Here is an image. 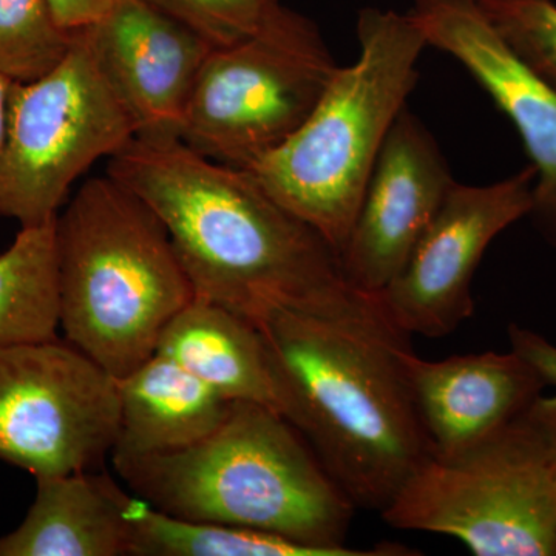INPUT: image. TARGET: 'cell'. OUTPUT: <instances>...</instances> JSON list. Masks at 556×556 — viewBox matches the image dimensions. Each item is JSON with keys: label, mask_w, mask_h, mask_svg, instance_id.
I'll use <instances>...</instances> for the list:
<instances>
[{"label": "cell", "mask_w": 556, "mask_h": 556, "mask_svg": "<svg viewBox=\"0 0 556 556\" xmlns=\"http://www.w3.org/2000/svg\"><path fill=\"white\" fill-rule=\"evenodd\" d=\"M137 137V126L102 72L86 33L31 83H11L0 148V218L21 228L58 217L70 188Z\"/></svg>", "instance_id": "ba28073f"}, {"label": "cell", "mask_w": 556, "mask_h": 556, "mask_svg": "<svg viewBox=\"0 0 556 556\" xmlns=\"http://www.w3.org/2000/svg\"><path fill=\"white\" fill-rule=\"evenodd\" d=\"M428 47L455 58L510 118L535 167L529 217L556 248V87L501 38L479 0H415Z\"/></svg>", "instance_id": "7c38bea8"}, {"label": "cell", "mask_w": 556, "mask_h": 556, "mask_svg": "<svg viewBox=\"0 0 556 556\" xmlns=\"http://www.w3.org/2000/svg\"><path fill=\"white\" fill-rule=\"evenodd\" d=\"M116 380L119 433L110 459L188 448L214 433L232 404L161 353Z\"/></svg>", "instance_id": "2e32d148"}, {"label": "cell", "mask_w": 556, "mask_h": 556, "mask_svg": "<svg viewBox=\"0 0 556 556\" xmlns=\"http://www.w3.org/2000/svg\"><path fill=\"white\" fill-rule=\"evenodd\" d=\"M535 167L485 186L455 182L404 268L379 295L408 336L441 339L475 313L471 281L486 248L533 207Z\"/></svg>", "instance_id": "30bf717a"}, {"label": "cell", "mask_w": 556, "mask_h": 556, "mask_svg": "<svg viewBox=\"0 0 556 556\" xmlns=\"http://www.w3.org/2000/svg\"><path fill=\"white\" fill-rule=\"evenodd\" d=\"M56 218L0 252V348L60 338Z\"/></svg>", "instance_id": "ac0fdd59"}, {"label": "cell", "mask_w": 556, "mask_h": 556, "mask_svg": "<svg viewBox=\"0 0 556 556\" xmlns=\"http://www.w3.org/2000/svg\"><path fill=\"white\" fill-rule=\"evenodd\" d=\"M455 182L433 135L408 108L402 110L340 252L348 283L364 294H382Z\"/></svg>", "instance_id": "8fae6325"}, {"label": "cell", "mask_w": 556, "mask_h": 556, "mask_svg": "<svg viewBox=\"0 0 556 556\" xmlns=\"http://www.w3.org/2000/svg\"><path fill=\"white\" fill-rule=\"evenodd\" d=\"M380 517L477 556H556L554 460L530 408L456 455H431Z\"/></svg>", "instance_id": "8992f818"}, {"label": "cell", "mask_w": 556, "mask_h": 556, "mask_svg": "<svg viewBox=\"0 0 556 556\" xmlns=\"http://www.w3.org/2000/svg\"><path fill=\"white\" fill-rule=\"evenodd\" d=\"M357 39L356 62L336 68L303 126L248 169L339 257L388 131L407 108L419 76L417 61L428 47L412 11L362 10Z\"/></svg>", "instance_id": "5b68a950"}, {"label": "cell", "mask_w": 556, "mask_h": 556, "mask_svg": "<svg viewBox=\"0 0 556 556\" xmlns=\"http://www.w3.org/2000/svg\"><path fill=\"white\" fill-rule=\"evenodd\" d=\"M530 413L535 417L538 426L541 427L544 437L547 439L552 460H554L556 478V394L555 396H544V394H541V396L533 402L532 407H530Z\"/></svg>", "instance_id": "d4e9b609"}, {"label": "cell", "mask_w": 556, "mask_h": 556, "mask_svg": "<svg viewBox=\"0 0 556 556\" xmlns=\"http://www.w3.org/2000/svg\"><path fill=\"white\" fill-rule=\"evenodd\" d=\"M105 174L159 215L197 298L254 325L277 311L334 316L378 298L351 287L338 251L251 172L181 139L135 137Z\"/></svg>", "instance_id": "6da1fadb"}, {"label": "cell", "mask_w": 556, "mask_h": 556, "mask_svg": "<svg viewBox=\"0 0 556 556\" xmlns=\"http://www.w3.org/2000/svg\"><path fill=\"white\" fill-rule=\"evenodd\" d=\"M83 31L129 109L137 137L179 139L190 94L214 43L148 0H113Z\"/></svg>", "instance_id": "4fadbf2b"}, {"label": "cell", "mask_w": 556, "mask_h": 556, "mask_svg": "<svg viewBox=\"0 0 556 556\" xmlns=\"http://www.w3.org/2000/svg\"><path fill=\"white\" fill-rule=\"evenodd\" d=\"M113 0H50L54 17L64 30L75 33L100 20Z\"/></svg>", "instance_id": "cb8c5ba5"}, {"label": "cell", "mask_w": 556, "mask_h": 556, "mask_svg": "<svg viewBox=\"0 0 556 556\" xmlns=\"http://www.w3.org/2000/svg\"><path fill=\"white\" fill-rule=\"evenodd\" d=\"M257 327L280 415L354 506L380 514L433 455L402 358L412 336L379 295L334 316L277 311Z\"/></svg>", "instance_id": "7a4b0ae2"}, {"label": "cell", "mask_w": 556, "mask_h": 556, "mask_svg": "<svg viewBox=\"0 0 556 556\" xmlns=\"http://www.w3.org/2000/svg\"><path fill=\"white\" fill-rule=\"evenodd\" d=\"M175 20L211 40L230 46L257 33L268 22L280 0H148Z\"/></svg>", "instance_id": "7402d4cb"}, {"label": "cell", "mask_w": 556, "mask_h": 556, "mask_svg": "<svg viewBox=\"0 0 556 556\" xmlns=\"http://www.w3.org/2000/svg\"><path fill=\"white\" fill-rule=\"evenodd\" d=\"M118 433V380L78 348H0V463L35 479L101 470Z\"/></svg>", "instance_id": "9c48e42d"}, {"label": "cell", "mask_w": 556, "mask_h": 556, "mask_svg": "<svg viewBox=\"0 0 556 556\" xmlns=\"http://www.w3.org/2000/svg\"><path fill=\"white\" fill-rule=\"evenodd\" d=\"M110 463L172 517L263 530L334 556L419 555L399 544L348 547L357 507L298 428L252 402H232L222 426L188 448Z\"/></svg>", "instance_id": "3957f363"}, {"label": "cell", "mask_w": 556, "mask_h": 556, "mask_svg": "<svg viewBox=\"0 0 556 556\" xmlns=\"http://www.w3.org/2000/svg\"><path fill=\"white\" fill-rule=\"evenodd\" d=\"M60 329L123 379L153 356L195 299L164 223L109 174L80 186L56 217Z\"/></svg>", "instance_id": "277c9868"}, {"label": "cell", "mask_w": 556, "mask_h": 556, "mask_svg": "<svg viewBox=\"0 0 556 556\" xmlns=\"http://www.w3.org/2000/svg\"><path fill=\"white\" fill-rule=\"evenodd\" d=\"M155 353L230 402H252L280 415L268 350L257 325L211 300L197 298L164 329Z\"/></svg>", "instance_id": "e0dca14e"}, {"label": "cell", "mask_w": 556, "mask_h": 556, "mask_svg": "<svg viewBox=\"0 0 556 556\" xmlns=\"http://www.w3.org/2000/svg\"><path fill=\"white\" fill-rule=\"evenodd\" d=\"M479 3L510 49L556 87L554 0H479Z\"/></svg>", "instance_id": "44dd1931"}, {"label": "cell", "mask_w": 556, "mask_h": 556, "mask_svg": "<svg viewBox=\"0 0 556 556\" xmlns=\"http://www.w3.org/2000/svg\"><path fill=\"white\" fill-rule=\"evenodd\" d=\"M338 67L316 25L280 3L257 33L208 54L179 139L248 170L303 126Z\"/></svg>", "instance_id": "52a82bcc"}, {"label": "cell", "mask_w": 556, "mask_h": 556, "mask_svg": "<svg viewBox=\"0 0 556 556\" xmlns=\"http://www.w3.org/2000/svg\"><path fill=\"white\" fill-rule=\"evenodd\" d=\"M402 358L434 456L456 455L495 433L547 387L514 350L426 361L408 348Z\"/></svg>", "instance_id": "5bb4252c"}, {"label": "cell", "mask_w": 556, "mask_h": 556, "mask_svg": "<svg viewBox=\"0 0 556 556\" xmlns=\"http://www.w3.org/2000/svg\"><path fill=\"white\" fill-rule=\"evenodd\" d=\"M130 497L102 468L36 478L35 501L0 536V556H130Z\"/></svg>", "instance_id": "9a60e30c"}, {"label": "cell", "mask_w": 556, "mask_h": 556, "mask_svg": "<svg viewBox=\"0 0 556 556\" xmlns=\"http://www.w3.org/2000/svg\"><path fill=\"white\" fill-rule=\"evenodd\" d=\"M130 556H334L276 533L164 514L131 495Z\"/></svg>", "instance_id": "d6986e66"}, {"label": "cell", "mask_w": 556, "mask_h": 556, "mask_svg": "<svg viewBox=\"0 0 556 556\" xmlns=\"http://www.w3.org/2000/svg\"><path fill=\"white\" fill-rule=\"evenodd\" d=\"M11 83H13V80L7 79L5 76L0 75V148H2L3 138H5Z\"/></svg>", "instance_id": "484cf974"}, {"label": "cell", "mask_w": 556, "mask_h": 556, "mask_svg": "<svg viewBox=\"0 0 556 556\" xmlns=\"http://www.w3.org/2000/svg\"><path fill=\"white\" fill-rule=\"evenodd\" d=\"M73 33L58 24L50 0H0V75L31 83L67 54Z\"/></svg>", "instance_id": "ffe728a7"}, {"label": "cell", "mask_w": 556, "mask_h": 556, "mask_svg": "<svg viewBox=\"0 0 556 556\" xmlns=\"http://www.w3.org/2000/svg\"><path fill=\"white\" fill-rule=\"evenodd\" d=\"M510 350L525 357L547 387L556 388V345L532 329L511 324L508 327Z\"/></svg>", "instance_id": "603a6c76"}]
</instances>
